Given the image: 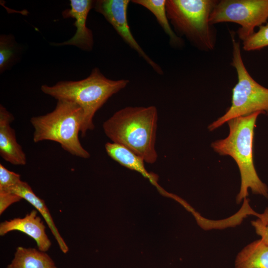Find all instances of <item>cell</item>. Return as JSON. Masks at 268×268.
I'll return each mask as SVG.
<instances>
[{"mask_svg": "<svg viewBox=\"0 0 268 268\" xmlns=\"http://www.w3.org/2000/svg\"><path fill=\"white\" fill-rule=\"evenodd\" d=\"M158 111L154 106L127 107L115 113L103 124L106 135L152 164L157 159L155 149Z\"/></svg>", "mask_w": 268, "mask_h": 268, "instance_id": "obj_1", "label": "cell"}, {"mask_svg": "<svg viewBox=\"0 0 268 268\" xmlns=\"http://www.w3.org/2000/svg\"><path fill=\"white\" fill-rule=\"evenodd\" d=\"M261 114L256 112L230 120L227 122L228 136L211 143L215 152L220 155L231 156L238 167L241 185L236 197L237 203L247 198L249 189L254 194L268 198V187L258 176L253 160L254 128Z\"/></svg>", "mask_w": 268, "mask_h": 268, "instance_id": "obj_2", "label": "cell"}, {"mask_svg": "<svg viewBox=\"0 0 268 268\" xmlns=\"http://www.w3.org/2000/svg\"><path fill=\"white\" fill-rule=\"evenodd\" d=\"M129 80L107 78L98 67L93 68L86 78L78 81H60L52 86L42 85L41 91L56 99L74 102L82 109L83 123L80 133L82 137L94 129L96 112L109 98L125 88Z\"/></svg>", "mask_w": 268, "mask_h": 268, "instance_id": "obj_3", "label": "cell"}, {"mask_svg": "<svg viewBox=\"0 0 268 268\" xmlns=\"http://www.w3.org/2000/svg\"><path fill=\"white\" fill-rule=\"evenodd\" d=\"M83 120V111L79 106L69 101L58 100L53 111L30 119L34 129L33 141H53L72 155L89 158L90 154L82 146L78 136Z\"/></svg>", "mask_w": 268, "mask_h": 268, "instance_id": "obj_4", "label": "cell"}, {"mask_svg": "<svg viewBox=\"0 0 268 268\" xmlns=\"http://www.w3.org/2000/svg\"><path fill=\"white\" fill-rule=\"evenodd\" d=\"M217 2L215 0H167V15L178 34L185 36L198 49L211 51L214 49L216 38L209 17Z\"/></svg>", "mask_w": 268, "mask_h": 268, "instance_id": "obj_5", "label": "cell"}, {"mask_svg": "<svg viewBox=\"0 0 268 268\" xmlns=\"http://www.w3.org/2000/svg\"><path fill=\"white\" fill-rule=\"evenodd\" d=\"M232 43L231 65L235 68L237 82L232 90L231 104L226 112L208 126L213 131L231 119L254 113L268 114V88L255 80L244 64L240 43L231 32Z\"/></svg>", "mask_w": 268, "mask_h": 268, "instance_id": "obj_6", "label": "cell"}, {"mask_svg": "<svg viewBox=\"0 0 268 268\" xmlns=\"http://www.w3.org/2000/svg\"><path fill=\"white\" fill-rule=\"evenodd\" d=\"M268 19V0H222L218 1L212 10L209 23L212 25L221 22L238 24L237 34L244 41Z\"/></svg>", "mask_w": 268, "mask_h": 268, "instance_id": "obj_7", "label": "cell"}, {"mask_svg": "<svg viewBox=\"0 0 268 268\" xmlns=\"http://www.w3.org/2000/svg\"><path fill=\"white\" fill-rule=\"evenodd\" d=\"M130 2L129 0H94L93 8L105 17L124 41L156 73L163 74L161 67L146 54L131 31L127 19V10Z\"/></svg>", "mask_w": 268, "mask_h": 268, "instance_id": "obj_8", "label": "cell"}, {"mask_svg": "<svg viewBox=\"0 0 268 268\" xmlns=\"http://www.w3.org/2000/svg\"><path fill=\"white\" fill-rule=\"evenodd\" d=\"M94 0H70V8L62 12L64 18L75 19L73 25L76 29L75 34L69 40L59 43H52L57 46H74L82 50L90 51L94 44L92 32L86 26V20L89 12L94 7Z\"/></svg>", "mask_w": 268, "mask_h": 268, "instance_id": "obj_9", "label": "cell"}, {"mask_svg": "<svg viewBox=\"0 0 268 268\" xmlns=\"http://www.w3.org/2000/svg\"><path fill=\"white\" fill-rule=\"evenodd\" d=\"M12 231L21 232L34 240L38 249L47 252L52 243L46 232V226L37 210L33 209L22 218H14L0 223V235L4 236Z\"/></svg>", "mask_w": 268, "mask_h": 268, "instance_id": "obj_10", "label": "cell"}, {"mask_svg": "<svg viewBox=\"0 0 268 268\" xmlns=\"http://www.w3.org/2000/svg\"><path fill=\"white\" fill-rule=\"evenodd\" d=\"M14 117L2 105H0V155L13 165H25L26 156L17 142L15 131L11 127Z\"/></svg>", "mask_w": 268, "mask_h": 268, "instance_id": "obj_11", "label": "cell"}, {"mask_svg": "<svg viewBox=\"0 0 268 268\" xmlns=\"http://www.w3.org/2000/svg\"><path fill=\"white\" fill-rule=\"evenodd\" d=\"M20 196L32 205L42 216L53 235L57 241L61 250L65 254L68 251V247L60 235L49 209L45 201L38 197L33 191L29 185L26 182L20 180L8 191Z\"/></svg>", "mask_w": 268, "mask_h": 268, "instance_id": "obj_12", "label": "cell"}, {"mask_svg": "<svg viewBox=\"0 0 268 268\" xmlns=\"http://www.w3.org/2000/svg\"><path fill=\"white\" fill-rule=\"evenodd\" d=\"M105 148L107 154L113 160L127 168L139 172L158 187L156 177L147 171L144 166L145 161L141 157L127 147L114 142H107Z\"/></svg>", "mask_w": 268, "mask_h": 268, "instance_id": "obj_13", "label": "cell"}, {"mask_svg": "<svg viewBox=\"0 0 268 268\" xmlns=\"http://www.w3.org/2000/svg\"><path fill=\"white\" fill-rule=\"evenodd\" d=\"M6 268H58L46 252L33 248L17 247Z\"/></svg>", "mask_w": 268, "mask_h": 268, "instance_id": "obj_14", "label": "cell"}, {"mask_svg": "<svg viewBox=\"0 0 268 268\" xmlns=\"http://www.w3.org/2000/svg\"><path fill=\"white\" fill-rule=\"evenodd\" d=\"M235 268H268V246L261 239L250 243L237 255Z\"/></svg>", "mask_w": 268, "mask_h": 268, "instance_id": "obj_15", "label": "cell"}, {"mask_svg": "<svg viewBox=\"0 0 268 268\" xmlns=\"http://www.w3.org/2000/svg\"><path fill=\"white\" fill-rule=\"evenodd\" d=\"M132 1L144 7L154 15L158 23L169 37L172 45L175 47L183 45V40L177 35L171 26L166 12V0H134Z\"/></svg>", "mask_w": 268, "mask_h": 268, "instance_id": "obj_16", "label": "cell"}, {"mask_svg": "<svg viewBox=\"0 0 268 268\" xmlns=\"http://www.w3.org/2000/svg\"><path fill=\"white\" fill-rule=\"evenodd\" d=\"M18 46L13 37L9 34L0 36V72L1 74L17 59Z\"/></svg>", "mask_w": 268, "mask_h": 268, "instance_id": "obj_17", "label": "cell"}, {"mask_svg": "<svg viewBox=\"0 0 268 268\" xmlns=\"http://www.w3.org/2000/svg\"><path fill=\"white\" fill-rule=\"evenodd\" d=\"M268 47V23L259 27V30L243 41V49L246 51L260 50Z\"/></svg>", "mask_w": 268, "mask_h": 268, "instance_id": "obj_18", "label": "cell"}, {"mask_svg": "<svg viewBox=\"0 0 268 268\" xmlns=\"http://www.w3.org/2000/svg\"><path fill=\"white\" fill-rule=\"evenodd\" d=\"M20 180L19 174L8 170L0 164V191H8Z\"/></svg>", "mask_w": 268, "mask_h": 268, "instance_id": "obj_19", "label": "cell"}, {"mask_svg": "<svg viewBox=\"0 0 268 268\" xmlns=\"http://www.w3.org/2000/svg\"><path fill=\"white\" fill-rule=\"evenodd\" d=\"M256 232L261 240L268 246V207L256 220L251 222Z\"/></svg>", "mask_w": 268, "mask_h": 268, "instance_id": "obj_20", "label": "cell"}, {"mask_svg": "<svg viewBox=\"0 0 268 268\" xmlns=\"http://www.w3.org/2000/svg\"><path fill=\"white\" fill-rule=\"evenodd\" d=\"M22 199L20 196L14 193L0 191V215L10 205L20 201Z\"/></svg>", "mask_w": 268, "mask_h": 268, "instance_id": "obj_21", "label": "cell"}]
</instances>
